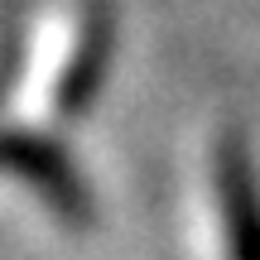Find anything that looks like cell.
<instances>
[{"label":"cell","mask_w":260,"mask_h":260,"mask_svg":"<svg viewBox=\"0 0 260 260\" xmlns=\"http://www.w3.org/2000/svg\"><path fill=\"white\" fill-rule=\"evenodd\" d=\"M0 174H15L29 188H39L68 222H92V193L58 140L39 130H0Z\"/></svg>","instance_id":"1"},{"label":"cell","mask_w":260,"mask_h":260,"mask_svg":"<svg viewBox=\"0 0 260 260\" xmlns=\"http://www.w3.org/2000/svg\"><path fill=\"white\" fill-rule=\"evenodd\" d=\"M111 44H116V24L111 10L102 0L82 10V24H77L73 53H68L63 73H58V92H53V111L63 121H77L96 106V92L106 82V68H111Z\"/></svg>","instance_id":"3"},{"label":"cell","mask_w":260,"mask_h":260,"mask_svg":"<svg viewBox=\"0 0 260 260\" xmlns=\"http://www.w3.org/2000/svg\"><path fill=\"white\" fill-rule=\"evenodd\" d=\"M15 73H19V39H10V44L0 48V96H5V87L15 82Z\"/></svg>","instance_id":"4"},{"label":"cell","mask_w":260,"mask_h":260,"mask_svg":"<svg viewBox=\"0 0 260 260\" xmlns=\"http://www.w3.org/2000/svg\"><path fill=\"white\" fill-rule=\"evenodd\" d=\"M217 207H222V236H226V260H260V174L246 140L222 135L217 145Z\"/></svg>","instance_id":"2"}]
</instances>
